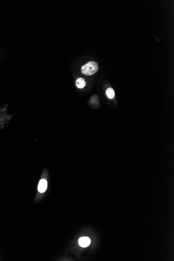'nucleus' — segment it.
I'll return each instance as SVG.
<instances>
[{
	"mask_svg": "<svg viewBox=\"0 0 174 261\" xmlns=\"http://www.w3.org/2000/svg\"><path fill=\"white\" fill-rule=\"evenodd\" d=\"M99 65L94 61H90L81 67V72L84 75L90 76L95 74L98 70Z\"/></svg>",
	"mask_w": 174,
	"mask_h": 261,
	"instance_id": "obj_1",
	"label": "nucleus"
},
{
	"mask_svg": "<svg viewBox=\"0 0 174 261\" xmlns=\"http://www.w3.org/2000/svg\"><path fill=\"white\" fill-rule=\"evenodd\" d=\"M78 242L79 246H81V247L85 248L90 245V244L91 243V240L89 237H83L79 239Z\"/></svg>",
	"mask_w": 174,
	"mask_h": 261,
	"instance_id": "obj_2",
	"label": "nucleus"
},
{
	"mask_svg": "<svg viewBox=\"0 0 174 261\" xmlns=\"http://www.w3.org/2000/svg\"><path fill=\"white\" fill-rule=\"evenodd\" d=\"M47 186V181L45 179H41L39 181V185L38 187V190L40 193H43L46 191Z\"/></svg>",
	"mask_w": 174,
	"mask_h": 261,
	"instance_id": "obj_3",
	"label": "nucleus"
},
{
	"mask_svg": "<svg viewBox=\"0 0 174 261\" xmlns=\"http://www.w3.org/2000/svg\"><path fill=\"white\" fill-rule=\"evenodd\" d=\"M86 81L82 78H79L77 79L76 82V85L79 89H83L84 88L86 85Z\"/></svg>",
	"mask_w": 174,
	"mask_h": 261,
	"instance_id": "obj_4",
	"label": "nucleus"
},
{
	"mask_svg": "<svg viewBox=\"0 0 174 261\" xmlns=\"http://www.w3.org/2000/svg\"><path fill=\"white\" fill-rule=\"evenodd\" d=\"M106 94H107V97L109 98L112 99L114 98L115 92L112 88H108L106 91Z\"/></svg>",
	"mask_w": 174,
	"mask_h": 261,
	"instance_id": "obj_5",
	"label": "nucleus"
}]
</instances>
